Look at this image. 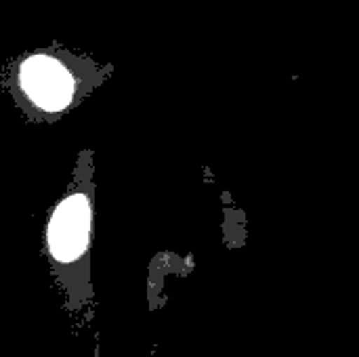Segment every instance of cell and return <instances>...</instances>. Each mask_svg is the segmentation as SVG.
<instances>
[{"label": "cell", "mask_w": 359, "mask_h": 357, "mask_svg": "<svg viewBox=\"0 0 359 357\" xmlns=\"http://www.w3.org/2000/svg\"><path fill=\"white\" fill-rule=\"evenodd\" d=\"M93 234V189H72L48 223V252L59 271H76L86 261Z\"/></svg>", "instance_id": "cell-1"}, {"label": "cell", "mask_w": 359, "mask_h": 357, "mask_svg": "<svg viewBox=\"0 0 359 357\" xmlns=\"http://www.w3.org/2000/svg\"><path fill=\"white\" fill-rule=\"evenodd\" d=\"M21 86L27 97L42 109L57 112L65 107L74 93L72 76L53 59H29L21 69Z\"/></svg>", "instance_id": "cell-2"}]
</instances>
